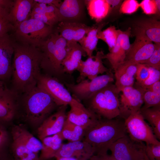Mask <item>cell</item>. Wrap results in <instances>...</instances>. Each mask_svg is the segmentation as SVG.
<instances>
[{
	"label": "cell",
	"mask_w": 160,
	"mask_h": 160,
	"mask_svg": "<svg viewBox=\"0 0 160 160\" xmlns=\"http://www.w3.org/2000/svg\"><path fill=\"white\" fill-rule=\"evenodd\" d=\"M149 89L160 94V81H159L148 87L144 89Z\"/></svg>",
	"instance_id": "obj_45"
},
{
	"label": "cell",
	"mask_w": 160,
	"mask_h": 160,
	"mask_svg": "<svg viewBox=\"0 0 160 160\" xmlns=\"http://www.w3.org/2000/svg\"><path fill=\"white\" fill-rule=\"evenodd\" d=\"M89 160H117L111 154L108 153L101 154H95Z\"/></svg>",
	"instance_id": "obj_43"
},
{
	"label": "cell",
	"mask_w": 160,
	"mask_h": 160,
	"mask_svg": "<svg viewBox=\"0 0 160 160\" xmlns=\"http://www.w3.org/2000/svg\"><path fill=\"white\" fill-rule=\"evenodd\" d=\"M107 1L109 5L110 8L118 6L122 2V1L119 0H107Z\"/></svg>",
	"instance_id": "obj_48"
},
{
	"label": "cell",
	"mask_w": 160,
	"mask_h": 160,
	"mask_svg": "<svg viewBox=\"0 0 160 160\" xmlns=\"http://www.w3.org/2000/svg\"><path fill=\"white\" fill-rule=\"evenodd\" d=\"M127 134L124 121L99 118L85 130L82 141L93 147L95 154H104L108 153L113 143Z\"/></svg>",
	"instance_id": "obj_3"
},
{
	"label": "cell",
	"mask_w": 160,
	"mask_h": 160,
	"mask_svg": "<svg viewBox=\"0 0 160 160\" xmlns=\"http://www.w3.org/2000/svg\"><path fill=\"white\" fill-rule=\"evenodd\" d=\"M12 141L11 149L14 160H18L30 156L34 152L28 150L15 136L11 135Z\"/></svg>",
	"instance_id": "obj_33"
},
{
	"label": "cell",
	"mask_w": 160,
	"mask_h": 160,
	"mask_svg": "<svg viewBox=\"0 0 160 160\" xmlns=\"http://www.w3.org/2000/svg\"><path fill=\"white\" fill-rule=\"evenodd\" d=\"M124 122L127 132L132 140L145 143V144H160L151 128L144 119L140 111L132 113Z\"/></svg>",
	"instance_id": "obj_8"
},
{
	"label": "cell",
	"mask_w": 160,
	"mask_h": 160,
	"mask_svg": "<svg viewBox=\"0 0 160 160\" xmlns=\"http://www.w3.org/2000/svg\"><path fill=\"white\" fill-rule=\"evenodd\" d=\"M131 28L123 31L119 29V33L115 45L108 53L105 54L103 59H106L114 70L125 60L126 55L130 47L129 37Z\"/></svg>",
	"instance_id": "obj_16"
},
{
	"label": "cell",
	"mask_w": 160,
	"mask_h": 160,
	"mask_svg": "<svg viewBox=\"0 0 160 160\" xmlns=\"http://www.w3.org/2000/svg\"><path fill=\"white\" fill-rule=\"evenodd\" d=\"M38 153H34L31 155L18 160H39Z\"/></svg>",
	"instance_id": "obj_47"
},
{
	"label": "cell",
	"mask_w": 160,
	"mask_h": 160,
	"mask_svg": "<svg viewBox=\"0 0 160 160\" xmlns=\"http://www.w3.org/2000/svg\"><path fill=\"white\" fill-rule=\"evenodd\" d=\"M148 39L155 44H160V22L157 19L149 18L140 21L137 24Z\"/></svg>",
	"instance_id": "obj_28"
},
{
	"label": "cell",
	"mask_w": 160,
	"mask_h": 160,
	"mask_svg": "<svg viewBox=\"0 0 160 160\" xmlns=\"http://www.w3.org/2000/svg\"><path fill=\"white\" fill-rule=\"evenodd\" d=\"M34 0H15L10 9L8 19L14 30L21 23L29 19L34 5Z\"/></svg>",
	"instance_id": "obj_21"
},
{
	"label": "cell",
	"mask_w": 160,
	"mask_h": 160,
	"mask_svg": "<svg viewBox=\"0 0 160 160\" xmlns=\"http://www.w3.org/2000/svg\"><path fill=\"white\" fill-rule=\"evenodd\" d=\"M104 25L102 23L98 26H93L92 29L78 42L88 57L92 56L94 51L97 50L99 39L97 33Z\"/></svg>",
	"instance_id": "obj_30"
},
{
	"label": "cell",
	"mask_w": 160,
	"mask_h": 160,
	"mask_svg": "<svg viewBox=\"0 0 160 160\" xmlns=\"http://www.w3.org/2000/svg\"><path fill=\"white\" fill-rule=\"evenodd\" d=\"M155 1L158 13L159 14L160 13V0H155Z\"/></svg>",
	"instance_id": "obj_52"
},
{
	"label": "cell",
	"mask_w": 160,
	"mask_h": 160,
	"mask_svg": "<svg viewBox=\"0 0 160 160\" xmlns=\"http://www.w3.org/2000/svg\"><path fill=\"white\" fill-rule=\"evenodd\" d=\"M57 107L45 91L36 86L18 95L16 116H19L24 122L37 129Z\"/></svg>",
	"instance_id": "obj_2"
},
{
	"label": "cell",
	"mask_w": 160,
	"mask_h": 160,
	"mask_svg": "<svg viewBox=\"0 0 160 160\" xmlns=\"http://www.w3.org/2000/svg\"><path fill=\"white\" fill-rule=\"evenodd\" d=\"M15 30L16 38L23 44L37 48L52 32V27L34 18L23 22Z\"/></svg>",
	"instance_id": "obj_6"
},
{
	"label": "cell",
	"mask_w": 160,
	"mask_h": 160,
	"mask_svg": "<svg viewBox=\"0 0 160 160\" xmlns=\"http://www.w3.org/2000/svg\"><path fill=\"white\" fill-rule=\"evenodd\" d=\"M49 160H50V159Z\"/></svg>",
	"instance_id": "obj_54"
},
{
	"label": "cell",
	"mask_w": 160,
	"mask_h": 160,
	"mask_svg": "<svg viewBox=\"0 0 160 160\" xmlns=\"http://www.w3.org/2000/svg\"><path fill=\"white\" fill-rule=\"evenodd\" d=\"M142 160H149L147 156H146L145 154Z\"/></svg>",
	"instance_id": "obj_53"
},
{
	"label": "cell",
	"mask_w": 160,
	"mask_h": 160,
	"mask_svg": "<svg viewBox=\"0 0 160 160\" xmlns=\"http://www.w3.org/2000/svg\"><path fill=\"white\" fill-rule=\"evenodd\" d=\"M139 7V3L137 1L126 0L121 4L119 12L123 14H131L136 12Z\"/></svg>",
	"instance_id": "obj_39"
},
{
	"label": "cell",
	"mask_w": 160,
	"mask_h": 160,
	"mask_svg": "<svg viewBox=\"0 0 160 160\" xmlns=\"http://www.w3.org/2000/svg\"><path fill=\"white\" fill-rule=\"evenodd\" d=\"M11 135L17 137L30 151L38 153L42 147L41 141L30 133L23 125H14L12 127Z\"/></svg>",
	"instance_id": "obj_24"
},
{
	"label": "cell",
	"mask_w": 160,
	"mask_h": 160,
	"mask_svg": "<svg viewBox=\"0 0 160 160\" xmlns=\"http://www.w3.org/2000/svg\"><path fill=\"white\" fill-rule=\"evenodd\" d=\"M145 90L135 85L123 88L121 92L119 116L124 120L132 113L140 111L143 104Z\"/></svg>",
	"instance_id": "obj_12"
},
{
	"label": "cell",
	"mask_w": 160,
	"mask_h": 160,
	"mask_svg": "<svg viewBox=\"0 0 160 160\" xmlns=\"http://www.w3.org/2000/svg\"><path fill=\"white\" fill-rule=\"evenodd\" d=\"M143 94L144 105L142 107L148 108L160 106V94L149 89H144Z\"/></svg>",
	"instance_id": "obj_34"
},
{
	"label": "cell",
	"mask_w": 160,
	"mask_h": 160,
	"mask_svg": "<svg viewBox=\"0 0 160 160\" xmlns=\"http://www.w3.org/2000/svg\"><path fill=\"white\" fill-rule=\"evenodd\" d=\"M119 33V29H116L114 26H110L106 29L98 32L97 37L107 44L109 51H110L116 43Z\"/></svg>",
	"instance_id": "obj_32"
},
{
	"label": "cell",
	"mask_w": 160,
	"mask_h": 160,
	"mask_svg": "<svg viewBox=\"0 0 160 160\" xmlns=\"http://www.w3.org/2000/svg\"><path fill=\"white\" fill-rule=\"evenodd\" d=\"M138 64L124 62L114 70L116 79L115 85L119 93L125 87L134 86Z\"/></svg>",
	"instance_id": "obj_23"
},
{
	"label": "cell",
	"mask_w": 160,
	"mask_h": 160,
	"mask_svg": "<svg viewBox=\"0 0 160 160\" xmlns=\"http://www.w3.org/2000/svg\"><path fill=\"white\" fill-rule=\"evenodd\" d=\"M6 126L0 124V157L7 154L9 135Z\"/></svg>",
	"instance_id": "obj_37"
},
{
	"label": "cell",
	"mask_w": 160,
	"mask_h": 160,
	"mask_svg": "<svg viewBox=\"0 0 160 160\" xmlns=\"http://www.w3.org/2000/svg\"><path fill=\"white\" fill-rule=\"evenodd\" d=\"M67 105L58 107L56 111L47 117L37 129L38 138H44L61 132L66 119Z\"/></svg>",
	"instance_id": "obj_15"
},
{
	"label": "cell",
	"mask_w": 160,
	"mask_h": 160,
	"mask_svg": "<svg viewBox=\"0 0 160 160\" xmlns=\"http://www.w3.org/2000/svg\"><path fill=\"white\" fill-rule=\"evenodd\" d=\"M9 11V9L0 7V37L8 34L11 30H14L8 19Z\"/></svg>",
	"instance_id": "obj_35"
},
{
	"label": "cell",
	"mask_w": 160,
	"mask_h": 160,
	"mask_svg": "<svg viewBox=\"0 0 160 160\" xmlns=\"http://www.w3.org/2000/svg\"><path fill=\"white\" fill-rule=\"evenodd\" d=\"M145 147L144 143L134 140L127 134L113 143L109 150L117 160H142Z\"/></svg>",
	"instance_id": "obj_9"
},
{
	"label": "cell",
	"mask_w": 160,
	"mask_h": 160,
	"mask_svg": "<svg viewBox=\"0 0 160 160\" xmlns=\"http://www.w3.org/2000/svg\"><path fill=\"white\" fill-rule=\"evenodd\" d=\"M13 3V1L0 0V7L10 9Z\"/></svg>",
	"instance_id": "obj_46"
},
{
	"label": "cell",
	"mask_w": 160,
	"mask_h": 160,
	"mask_svg": "<svg viewBox=\"0 0 160 160\" xmlns=\"http://www.w3.org/2000/svg\"><path fill=\"white\" fill-rule=\"evenodd\" d=\"M154 49L150 57L142 63L160 70V44H154Z\"/></svg>",
	"instance_id": "obj_36"
},
{
	"label": "cell",
	"mask_w": 160,
	"mask_h": 160,
	"mask_svg": "<svg viewBox=\"0 0 160 160\" xmlns=\"http://www.w3.org/2000/svg\"><path fill=\"white\" fill-rule=\"evenodd\" d=\"M37 86L45 91L58 107L69 105L73 98L71 93L59 79L49 75L41 73Z\"/></svg>",
	"instance_id": "obj_11"
},
{
	"label": "cell",
	"mask_w": 160,
	"mask_h": 160,
	"mask_svg": "<svg viewBox=\"0 0 160 160\" xmlns=\"http://www.w3.org/2000/svg\"><path fill=\"white\" fill-rule=\"evenodd\" d=\"M104 54L102 51H98L95 55L88 57L85 61L81 60L76 70L79 73L76 81L78 83L86 78L92 80L99 74L108 73L111 70L105 67L103 62Z\"/></svg>",
	"instance_id": "obj_13"
},
{
	"label": "cell",
	"mask_w": 160,
	"mask_h": 160,
	"mask_svg": "<svg viewBox=\"0 0 160 160\" xmlns=\"http://www.w3.org/2000/svg\"><path fill=\"white\" fill-rule=\"evenodd\" d=\"M0 160H14V159L9 157L7 154L0 157Z\"/></svg>",
	"instance_id": "obj_51"
},
{
	"label": "cell",
	"mask_w": 160,
	"mask_h": 160,
	"mask_svg": "<svg viewBox=\"0 0 160 160\" xmlns=\"http://www.w3.org/2000/svg\"><path fill=\"white\" fill-rule=\"evenodd\" d=\"M64 140L60 132L43 138L39 160H49L54 158Z\"/></svg>",
	"instance_id": "obj_26"
},
{
	"label": "cell",
	"mask_w": 160,
	"mask_h": 160,
	"mask_svg": "<svg viewBox=\"0 0 160 160\" xmlns=\"http://www.w3.org/2000/svg\"><path fill=\"white\" fill-rule=\"evenodd\" d=\"M18 96L8 88L0 94V124L6 126L15 117Z\"/></svg>",
	"instance_id": "obj_19"
},
{
	"label": "cell",
	"mask_w": 160,
	"mask_h": 160,
	"mask_svg": "<svg viewBox=\"0 0 160 160\" xmlns=\"http://www.w3.org/2000/svg\"><path fill=\"white\" fill-rule=\"evenodd\" d=\"M93 27L81 23L62 21L59 23L57 32L67 42L78 43Z\"/></svg>",
	"instance_id": "obj_20"
},
{
	"label": "cell",
	"mask_w": 160,
	"mask_h": 160,
	"mask_svg": "<svg viewBox=\"0 0 160 160\" xmlns=\"http://www.w3.org/2000/svg\"><path fill=\"white\" fill-rule=\"evenodd\" d=\"M67 47V41L57 32H52L43 42L38 48L41 54L40 67L45 74L57 79L63 75L62 63Z\"/></svg>",
	"instance_id": "obj_4"
},
{
	"label": "cell",
	"mask_w": 160,
	"mask_h": 160,
	"mask_svg": "<svg viewBox=\"0 0 160 160\" xmlns=\"http://www.w3.org/2000/svg\"><path fill=\"white\" fill-rule=\"evenodd\" d=\"M54 158L55 160H79L75 158L72 157H55Z\"/></svg>",
	"instance_id": "obj_50"
},
{
	"label": "cell",
	"mask_w": 160,
	"mask_h": 160,
	"mask_svg": "<svg viewBox=\"0 0 160 160\" xmlns=\"http://www.w3.org/2000/svg\"><path fill=\"white\" fill-rule=\"evenodd\" d=\"M11 89L18 95L37 86L41 73V54L38 48L28 44H14Z\"/></svg>",
	"instance_id": "obj_1"
},
{
	"label": "cell",
	"mask_w": 160,
	"mask_h": 160,
	"mask_svg": "<svg viewBox=\"0 0 160 160\" xmlns=\"http://www.w3.org/2000/svg\"><path fill=\"white\" fill-rule=\"evenodd\" d=\"M149 68L150 71V74L148 78L141 84H137L135 83V85L145 89L148 87L160 80V71L149 66Z\"/></svg>",
	"instance_id": "obj_41"
},
{
	"label": "cell",
	"mask_w": 160,
	"mask_h": 160,
	"mask_svg": "<svg viewBox=\"0 0 160 160\" xmlns=\"http://www.w3.org/2000/svg\"><path fill=\"white\" fill-rule=\"evenodd\" d=\"M36 2L42 3L47 5L52 4L58 8L61 2L60 0H34Z\"/></svg>",
	"instance_id": "obj_44"
},
{
	"label": "cell",
	"mask_w": 160,
	"mask_h": 160,
	"mask_svg": "<svg viewBox=\"0 0 160 160\" xmlns=\"http://www.w3.org/2000/svg\"><path fill=\"white\" fill-rule=\"evenodd\" d=\"M145 153L149 160H160V144H145Z\"/></svg>",
	"instance_id": "obj_40"
},
{
	"label": "cell",
	"mask_w": 160,
	"mask_h": 160,
	"mask_svg": "<svg viewBox=\"0 0 160 160\" xmlns=\"http://www.w3.org/2000/svg\"><path fill=\"white\" fill-rule=\"evenodd\" d=\"M95 153L93 147L84 141L69 142L63 143L54 157H72L79 160H89Z\"/></svg>",
	"instance_id": "obj_17"
},
{
	"label": "cell",
	"mask_w": 160,
	"mask_h": 160,
	"mask_svg": "<svg viewBox=\"0 0 160 160\" xmlns=\"http://www.w3.org/2000/svg\"><path fill=\"white\" fill-rule=\"evenodd\" d=\"M87 55L79 43L67 42V52L62 65L64 73L71 74L76 70L83 56Z\"/></svg>",
	"instance_id": "obj_22"
},
{
	"label": "cell",
	"mask_w": 160,
	"mask_h": 160,
	"mask_svg": "<svg viewBox=\"0 0 160 160\" xmlns=\"http://www.w3.org/2000/svg\"><path fill=\"white\" fill-rule=\"evenodd\" d=\"M150 74L149 66L139 63L135 76L136 82L135 83L139 84L143 83L148 78Z\"/></svg>",
	"instance_id": "obj_38"
},
{
	"label": "cell",
	"mask_w": 160,
	"mask_h": 160,
	"mask_svg": "<svg viewBox=\"0 0 160 160\" xmlns=\"http://www.w3.org/2000/svg\"><path fill=\"white\" fill-rule=\"evenodd\" d=\"M140 113L145 120L149 123L154 135L160 139V106L148 108L142 107Z\"/></svg>",
	"instance_id": "obj_29"
},
{
	"label": "cell",
	"mask_w": 160,
	"mask_h": 160,
	"mask_svg": "<svg viewBox=\"0 0 160 160\" xmlns=\"http://www.w3.org/2000/svg\"><path fill=\"white\" fill-rule=\"evenodd\" d=\"M7 88L5 83L0 81V94L3 93Z\"/></svg>",
	"instance_id": "obj_49"
},
{
	"label": "cell",
	"mask_w": 160,
	"mask_h": 160,
	"mask_svg": "<svg viewBox=\"0 0 160 160\" xmlns=\"http://www.w3.org/2000/svg\"><path fill=\"white\" fill-rule=\"evenodd\" d=\"M83 1L78 0L61 1L57 8L60 22L80 17L82 12Z\"/></svg>",
	"instance_id": "obj_25"
},
{
	"label": "cell",
	"mask_w": 160,
	"mask_h": 160,
	"mask_svg": "<svg viewBox=\"0 0 160 160\" xmlns=\"http://www.w3.org/2000/svg\"><path fill=\"white\" fill-rule=\"evenodd\" d=\"M119 93L111 83L83 101V104L100 118H116L120 115Z\"/></svg>",
	"instance_id": "obj_5"
},
{
	"label": "cell",
	"mask_w": 160,
	"mask_h": 160,
	"mask_svg": "<svg viewBox=\"0 0 160 160\" xmlns=\"http://www.w3.org/2000/svg\"><path fill=\"white\" fill-rule=\"evenodd\" d=\"M89 14L97 23L100 22L109 13L111 10L107 0L84 1Z\"/></svg>",
	"instance_id": "obj_27"
},
{
	"label": "cell",
	"mask_w": 160,
	"mask_h": 160,
	"mask_svg": "<svg viewBox=\"0 0 160 160\" xmlns=\"http://www.w3.org/2000/svg\"><path fill=\"white\" fill-rule=\"evenodd\" d=\"M85 133V130L82 127L66 119L60 132L64 140L69 142L82 141Z\"/></svg>",
	"instance_id": "obj_31"
},
{
	"label": "cell",
	"mask_w": 160,
	"mask_h": 160,
	"mask_svg": "<svg viewBox=\"0 0 160 160\" xmlns=\"http://www.w3.org/2000/svg\"><path fill=\"white\" fill-rule=\"evenodd\" d=\"M69 105L70 108L67 112L66 120L80 126L85 130L101 118L75 98L73 97Z\"/></svg>",
	"instance_id": "obj_14"
},
{
	"label": "cell",
	"mask_w": 160,
	"mask_h": 160,
	"mask_svg": "<svg viewBox=\"0 0 160 160\" xmlns=\"http://www.w3.org/2000/svg\"><path fill=\"white\" fill-rule=\"evenodd\" d=\"M14 44L8 34L0 37V81L5 83L12 76Z\"/></svg>",
	"instance_id": "obj_18"
},
{
	"label": "cell",
	"mask_w": 160,
	"mask_h": 160,
	"mask_svg": "<svg viewBox=\"0 0 160 160\" xmlns=\"http://www.w3.org/2000/svg\"><path fill=\"white\" fill-rule=\"evenodd\" d=\"M114 75L111 71L89 80L85 79L77 84L65 83L73 97L81 102L86 100L97 91L113 83Z\"/></svg>",
	"instance_id": "obj_7"
},
{
	"label": "cell",
	"mask_w": 160,
	"mask_h": 160,
	"mask_svg": "<svg viewBox=\"0 0 160 160\" xmlns=\"http://www.w3.org/2000/svg\"><path fill=\"white\" fill-rule=\"evenodd\" d=\"M139 5L144 13L147 15L158 13L155 0H143Z\"/></svg>",
	"instance_id": "obj_42"
},
{
	"label": "cell",
	"mask_w": 160,
	"mask_h": 160,
	"mask_svg": "<svg viewBox=\"0 0 160 160\" xmlns=\"http://www.w3.org/2000/svg\"><path fill=\"white\" fill-rule=\"evenodd\" d=\"M135 32V39L126 55L124 62L126 63H142L150 57L155 49L154 44L142 30L137 27Z\"/></svg>",
	"instance_id": "obj_10"
}]
</instances>
